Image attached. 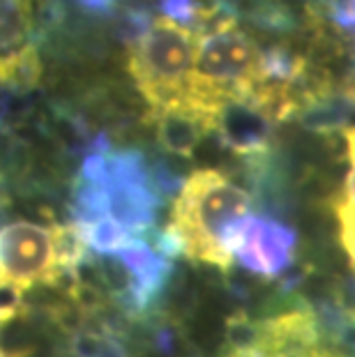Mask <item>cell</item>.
Instances as JSON below:
<instances>
[{
	"label": "cell",
	"mask_w": 355,
	"mask_h": 357,
	"mask_svg": "<svg viewBox=\"0 0 355 357\" xmlns=\"http://www.w3.org/2000/svg\"><path fill=\"white\" fill-rule=\"evenodd\" d=\"M254 199L247 189L217 169L192 171L171 205L169 224L155 233V247L166 256L183 254L187 261L229 272L233 265L231 238L252 215Z\"/></svg>",
	"instance_id": "cell-1"
},
{
	"label": "cell",
	"mask_w": 355,
	"mask_h": 357,
	"mask_svg": "<svg viewBox=\"0 0 355 357\" xmlns=\"http://www.w3.org/2000/svg\"><path fill=\"white\" fill-rule=\"evenodd\" d=\"M192 28L199 33V49L187 102L208 111L215 120L219 104L249 97L268 81L266 51L217 5H203Z\"/></svg>",
	"instance_id": "cell-2"
},
{
	"label": "cell",
	"mask_w": 355,
	"mask_h": 357,
	"mask_svg": "<svg viewBox=\"0 0 355 357\" xmlns=\"http://www.w3.org/2000/svg\"><path fill=\"white\" fill-rule=\"evenodd\" d=\"M199 33L169 17H150L139 37L127 44V72L148 111L187 100Z\"/></svg>",
	"instance_id": "cell-3"
},
{
	"label": "cell",
	"mask_w": 355,
	"mask_h": 357,
	"mask_svg": "<svg viewBox=\"0 0 355 357\" xmlns=\"http://www.w3.org/2000/svg\"><path fill=\"white\" fill-rule=\"evenodd\" d=\"M77 176L100 182L107 196L111 219L134 238L155 231L157 212L164 194L155 180V171L139 150H93L83 157Z\"/></svg>",
	"instance_id": "cell-4"
},
{
	"label": "cell",
	"mask_w": 355,
	"mask_h": 357,
	"mask_svg": "<svg viewBox=\"0 0 355 357\" xmlns=\"http://www.w3.org/2000/svg\"><path fill=\"white\" fill-rule=\"evenodd\" d=\"M219 357H346L323 337L312 307L279 311L268 318H249L243 311L226 321Z\"/></svg>",
	"instance_id": "cell-5"
},
{
	"label": "cell",
	"mask_w": 355,
	"mask_h": 357,
	"mask_svg": "<svg viewBox=\"0 0 355 357\" xmlns=\"http://www.w3.org/2000/svg\"><path fill=\"white\" fill-rule=\"evenodd\" d=\"M65 277L56 249V224L21 219L0 229V284L26 293L33 286H56Z\"/></svg>",
	"instance_id": "cell-6"
},
{
	"label": "cell",
	"mask_w": 355,
	"mask_h": 357,
	"mask_svg": "<svg viewBox=\"0 0 355 357\" xmlns=\"http://www.w3.org/2000/svg\"><path fill=\"white\" fill-rule=\"evenodd\" d=\"M231 256L254 277L279 279L296 263L298 233L268 215H249L231 238Z\"/></svg>",
	"instance_id": "cell-7"
},
{
	"label": "cell",
	"mask_w": 355,
	"mask_h": 357,
	"mask_svg": "<svg viewBox=\"0 0 355 357\" xmlns=\"http://www.w3.org/2000/svg\"><path fill=\"white\" fill-rule=\"evenodd\" d=\"M277 123L252 97H240L219 104L213 120V134L233 155L259 159L268 153Z\"/></svg>",
	"instance_id": "cell-8"
},
{
	"label": "cell",
	"mask_w": 355,
	"mask_h": 357,
	"mask_svg": "<svg viewBox=\"0 0 355 357\" xmlns=\"http://www.w3.org/2000/svg\"><path fill=\"white\" fill-rule=\"evenodd\" d=\"M146 120L153 125L160 148L176 157H194L201 141L213 134V116L187 100L148 111Z\"/></svg>",
	"instance_id": "cell-9"
},
{
	"label": "cell",
	"mask_w": 355,
	"mask_h": 357,
	"mask_svg": "<svg viewBox=\"0 0 355 357\" xmlns=\"http://www.w3.org/2000/svg\"><path fill=\"white\" fill-rule=\"evenodd\" d=\"M42 58L37 44L30 40L10 56L0 58V88L14 95H26L40 86L42 81Z\"/></svg>",
	"instance_id": "cell-10"
},
{
	"label": "cell",
	"mask_w": 355,
	"mask_h": 357,
	"mask_svg": "<svg viewBox=\"0 0 355 357\" xmlns=\"http://www.w3.org/2000/svg\"><path fill=\"white\" fill-rule=\"evenodd\" d=\"M35 0H0V58L33 40Z\"/></svg>",
	"instance_id": "cell-11"
},
{
	"label": "cell",
	"mask_w": 355,
	"mask_h": 357,
	"mask_svg": "<svg viewBox=\"0 0 355 357\" xmlns=\"http://www.w3.org/2000/svg\"><path fill=\"white\" fill-rule=\"evenodd\" d=\"M74 229H77L79 238L83 240L86 249L93 254H116L134 238L130 231L123 229V226L111 217H102L93 224L74 226Z\"/></svg>",
	"instance_id": "cell-12"
},
{
	"label": "cell",
	"mask_w": 355,
	"mask_h": 357,
	"mask_svg": "<svg viewBox=\"0 0 355 357\" xmlns=\"http://www.w3.org/2000/svg\"><path fill=\"white\" fill-rule=\"evenodd\" d=\"M335 217L339 224V242H342V249L349 256L351 270L355 272V203L339 196L335 201Z\"/></svg>",
	"instance_id": "cell-13"
},
{
	"label": "cell",
	"mask_w": 355,
	"mask_h": 357,
	"mask_svg": "<svg viewBox=\"0 0 355 357\" xmlns=\"http://www.w3.org/2000/svg\"><path fill=\"white\" fill-rule=\"evenodd\" d=\"M24 291L7 284H0V323H7L24 314Z\"/></svg>",
	"instance_id": "cell-14"
},
{
	"label": "cell",
	"mask_w": 355,
	"mask_h": 357,
	"mask_svg": "<svg viewBox=\"0 0 355 357\" xmlns=\"http://www.w3.org/2000/svg\"><path fill=\"white\" fill-rule=\"evenodd\" d=\"M344 141H346V157H349V176L344 180V199L355 203V127H346L344 129Z\"/></svg>",
	"instance_id": "cell-15"
},
{
	"label": "cell",
	"mask_w": 355,
	"mask_h": 357,
	"mask_svg": "<svg viewBox=\"0 0 355 357\" xmlns=\"http://www.w3.org/2000/svg\"><path fill=\"white\" fill-rule=\"evenodd\" d=\"M74 7H79L81 12L93 14V17H107L118 7L120 0H72Z\"/></svg>",
	"instance_id": "cell-16"
},
{
	"label": "cell",
	"mask_w": 355,
	"mask_h": 357,
	"mask_svg": "<svg viewBox=\"0 0 355 357\" xmlns=\"http://www.w3.org/2000/svg\"><path fill=\"white\" fill-rule=\"evenodd\" d=\"M0 357H5V355H3V351H0Z\"/></svg>",
	"instance_id": "cell-17"
}]
</instances>
